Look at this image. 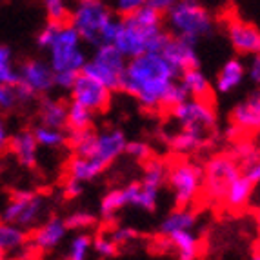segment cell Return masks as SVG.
<instances>
[{
  "instance_id": "2",
  "label": "cell",
  "mask_w": 260,
  "mask_h": 260,
  "mask_svg": "<svg viewBox=\"0 0 260 260\" xmlns=\"http://www.w3.org/2000/svg\"><path fill=\"white\" fill-rule=\"evenodd\" d=\"M169 33L164 27V17L149 6L120 17V29L115 39V46L126 58L155 53L164 48Z\"/></svg>"
},
{
  "instance_id": "6",
  "label": "cell",
  "mask_w": 260,
  "mask_h": 260,
  "mask_svg": "<svg viewBox=\"0 0 260 260\" xmlns=\"http://www.w3.org/2000/svg\"><path fill=\"white\" fill-rule=\"evenodd\" d=\"M49 66L53 73L60 71H71V73H80L84 64L87 62V55L84 51V42L77 31L70 24H62L58 33L55 35L53 42L48 46Z\"/></svg>"
},
{
  "instance_id": "18",
  "label": "cell",
  "mask_w": 260,
  "mask_h": 260,
  "mask_svg": "<svg viewBox=\"0 0 260 260\" xmlns=\"http://www.w3.org/2000/svg\"><path fill=\"white\" fill-rule=\"evenodd\" d=\"M9 149L18 160V164L24 168H33L37 164V156H39V142H37L35 135L29 129H22L15 133L9 139Z\"/></svg>"
},
{
  "instance_id": "41",
  "label": "cell",
  "mask_w": 260,
  "mask_h": 260,
  "mask_svg": "<svg viewBox=\"0 0 260 260\" xmlns=\"http://www.w3.org/2000/svg\"><path fill=\"white\" fill-rule=\"evenodd\" d=\"M20 102L17 96L15 84H2L0 82V109H11Z\"/></svg>"
},
{
  "instance_id": "17",
  "label": "cell",
  "mask_w": 260,
  "mask_h": 260,
  "mask_svg": "<svg viewBox=\"0 0 260 260\" xmlns=\"http://www.w3.org/2000/svg\"><path fill=\"white\" fill-rule=\"evenodd\" d=\"M231 46L240 55H255L260 53V31L253 24L244 20H231L225 27Z\"/></svg>"
},
{
  "instance_id": "26",
  "label": "cell",
  "mask_w": 260,
  "mask_h": 260,
  "mask_svg": "<svg viewBox=\"0 0 260 260\" xmlns=\"http://www.w3.org/2000/svg\"><path fill=\"white\" fill-rule=\"evenodd\" d=\"M197 225V215L189 208H175L160 224V235L169 237L184 230H195Z\"/></svg>"
},
{
  "instance_id": "47",
  "label": "cell",
  "mask_w": 260,
  "mask_h": 260,
  "mask_svg": "<svg viewBox=\"0 0 260 260\" xmlns=\"http://www.w3.org/2000/svg\"><path fill=\"white\" fill-rule=\"evenodd\" d=\"M175 4H177V0H148V2H146V6L155 9L156 13H160L162 17H166Z\"/></svg>"
},
{
  "instance_id": "23",
  "label": "cell",
  "mask_w": 260,
  "mask_h": 260,
  "mask_svg": "<svg viewBox=\"0 0 260 260\" xmlns=\"http://www.w3.org/2000/svg\"><path fill=\"white\" fill-rule=\"evenodd\" d=\"M208 140H209L208 135L180 127L178 133L169 135L168 142H169V148L173 149V151L180 153V155H189V153L197 151V149L204 148L206 144H208Z\"/></svg>"
},
{
  "instance_id": "49",
  "label": "cell",
  "mask_w": 260,
  "mask_h": 260,
  "mask_svg": "<svg viewBox=\"0 0 260 260\" xmlns=\"http://www.w3.org/2000/svg\"><path fill=\"white\" fill-rule=\"evenodd\" d=\"M256 231H258V246H256L258 251L253 253V256H255V258H260V213L256 215Z\"/></svg>"
},
{
  "instance_id": "38",
  "label": "cell",
  "mask_w": 260,
  "mask_h": 260,
  "mask_svg": "<svg viewBox=\"0 0 260 260\" xmlns=\"http://www.w3.org/2000/svg\"><path fill=\"white\" fill-rule=\"evenodd\" d=\"M106 2L117 17H126V15L133 13L137 9L144 8L148 0H106Z\"/></svg>"
},
{
  "instance_id": "20",
  "label": "cell",
  "mask_w": 260,
  "mask_h": 260,
  "mask_svg": "<svg viewBox=\"0 0 260 260\" xmlns=\"http://www.w3.org/2000/svg\"><path fill=\"white\" fill-rule=\"evenodd\" d=\"M244 78H246V66L242 64V60L240 58H230L218 70L213 89L220 95H230L244 82Z\"/></svg>"
},
{
  "instance_id": "21",
  "label": "cell",
  "mask_w": 260,
  "mask_h": 260,
  "mask_svg": "<svg viewBox=\"0 0 260 260\" xmlns=\"http://www.w3.org/2000/svg\"><path fill=\"white\" fill-rule=\"evenodd\" d=\"M168 244L180 260H193L200 255V240L195 230H184L164 237Z\"/></svg>"
},
{
  "instance_id": "32",
  "label": "cell",
  "mask_w": 260,
  "mask_h": 260,
  "mask_svg": "<svg viewBox=\"0 0 260 260\" xmlns=\"http://www.w3.org/2000/svg\"><path fill=\"white\" fill-rule=\"evenodd\" d=\"M166 178H168V166L162 160H158V158H153V156L148 158L146 166H144L142 178H140V180H142L144 184H148V186L160 189L166 184Z\"/></svg>"
},
{
  "instance_id": "10",
  "label": "cell",
  "mask_w": 260,
  "mask_h": 260,
  "mask_svg": "<svg viewBox=\"0 0 260 260\" xmlns=\"http://www.w3.org/2000/svg\"><path fill=\"white\" fill-rule=\"evenodd\" d=\"M171 115L177 120L178 127L193 129L211 137L217 129V111L209 99L189 96L171 109Z\"/></svg>"
},
{
  "instance_id": "33",
  "label": "cell",
  "mask_w": 260,
  "mask_h": 260,
  "mask_svg": "<svg viewBox=\"0 0 260 260\" xmlns=\"http://www.w3.org/2000/svg\"><path fill=\"white\" fill-rule=\"evenodd\" d=\"M93 249V237L86 231H77L73 239L68 244V258L70 260H86Z\"/></svg>"
},
{
  "instance_id": "9",
  "label": "cell",
  "mask_w": 260,
  "mask_h": 260,
  "mask_svg": "<svg viewBox=\"0 0 260 260\" xmlns=\"http://www.w3.org/2000/svg\"><path fill=\"white\" fill-rule=\"evenodd\" d=\"M242 173L239 160L233 155H215L204 166L202 193L211 202H222L225 189Z\"/></svg>"
},
{
  "instance_id": "11",
  "label": "cell",
  "mask_w": 260,
  "mask_h": 260,
  "mask_svg": "<svg viewBox=\"0 0 260 260\" xmlns=\"http://www.w3.org/2000/svg\"><path fill=\"white\" fill-rule=\"evenodd\" d=\"M44 199L33 191H15L2 211V220L17 224L24 230L35 228L44 215Z\"/></svg>"
},
{
  "instance_id": "48",
  "label": "cell",
  "mask_w": 260,
  "mask_h": 260,
  "mask_svg": "<svg viewBox=\"0 0 260 260\" xmlns=\"http://www.w3.org/2000/svg\"><path fill=\"white\" fill-rule=\"evenodd\" d=\"M9 139H11V135H9L8 124H6L4 120H0V149L8 148Z\"/></svg>"
},
{
  "instance_id": "39",
  "label": "cell",
  "mask_w": 260,
  "mask_h": 260,
  "mask_svg": "<svg viewBox=\"0 0 260 260\" xmlns=\"http://www.w3.org/2000/svg\"><path fill=\"white\" fill-rule=\"evenodd\" d=\"M126 155L133 156L135 160H142L146 162L148 158L153 156V149L148 142H144V140H133V142H127L126 144Z\"/></svg>"
},
{
  "instance_id": "42",
  "label": "cell",
  "mask_w": 260,
  "mask_h": 260,
  "mask_svg": "<svg viewBox=\"0 0 260 260\" xmlns=\"http://www.w3.org/2000/svg\"><path fill=\"white\" fill-rule=\"evenodd\" d=\"M139 231L135 228H129V225H118L117 230H113L111 239L118 244V246H124V244H129L133 240L139 239Z\"/></svg>"
},
{
  "instance_id": "29",
  "label": "cell",
  "mask_w": 260,
  "mask_h": 260,
  "mask_svg": "<svg viewBox=\"0 0 260 260\" xmlns=\"http://www.w3.org/2000/svg\"><path fill=\"white\" fill-rule=\"evenodd\" d=\"M93 118H95V111L87 109L86 106L73 102L68 104V120H66V127L70 131H80V129H89L93 126Z\"/></svg>"
},
{
  "instance_id": "43",
  "label": "cell",
  "mask_w": 260,
  "mask_h": 260,
  "mask_svg": "<svg viewBox=\"0 0 260 260\" xmlns=\"http://www.w3.org/2000/svg\"><path fill=\"white\" fill-rule=\"evenodd\" d=\"M246 77H249L253 86L260 87V53L249 55V64L246 68Z\"/></svg>"
},
{
  "instance_id": "51",
  "label": "cell",
  "mask_w": 260,
  "mask_h": 260,
  "mask_svg": "<svg viewBox=\"0 0 260 260\" xmlns=\"http://www.w3.org/2000/svg\"><path fill=\"white\" fill-rule=\"evenodd\" d=\"M4 256H6V253H4V251H0V258H4Z\"/></svg>"
},
{
  "instance_id": "50",
  "label": "cell",
  "mask_w": 260,
  "mask_h": 260,
  "mask_svg": "<svg viewBox=\"0 0 260 260\" xmlns=\"http://www.w3.org/2000/svg\"><path fill=\"white\" fill-rule=\"evenodd\" d=\"M202 2H206V6H222V4H225L228 0H202Z\"/></svg>"
},
{
  "instance_id": "19",
  "label": "cell",
  "mask_w": 260,
  "mask_h": 260,
  "mask_svg": "<svg viewBox=\"0 0 260 260\" xmlns=\"http://www.w3.org/2000/svg\"><path fill=\"white\" fill-rule=\"evenodd\" d=\"M124 197H126L127 208L142 209V211H155L158 204V193L160 189L151 187L144 184L142 180L139 182H129L127 186L122 187Z\"/></svg>"
},
{
  "instance_id": "3",
  "label": "cell",
  "mask_w": 260,
  "mask_h": 260,
  "mask_svg": "<svg viewBox=\"0 0 260 260\" xmlns=\"http://www.w3.org/2000/svg\"><path fill=\"white\" fill-rule=\"evenodd\" d=\"M68 24L80 35L84 44L96 48L115 42L120 29V17L113 13L106 0H77Z\"/></svg>"
},
{
  "instance_id": "1",
  "label": "cell",
  "mask_w": 260,
  "mask_h": 260,
  "mask_svg": "<svg viewBox=\"0 0 260 260\" xmlns=\"http://www.w3.org/2000/svg\"><path fill=\"white\" fill-rule=\"evenodd\" d=\"M178 80V73L160 51L127 58L120 91L137 99L146 109H164L166 93Z\"/></svg>"
},
{
  "instance_id": "44",
  "label": "cell",
  "mask_w": 260,
  "mask_h": 260,
  "mask_svg": "<svg viewBox=\"0 0 260 260\" xmlns=\"http://www.w3.org/2000/svg\"><path fill=\"white\" fill-rule=\"evenodd\" d=\"M240 169H242V173L246 175L249 180H251L253 184H260V155L255 156L253 160L246 162V164L240 166Z\"/></svg>"
},
{
  "instance_id": "46",
  "label": "cell",
  "mask_w": 260,
  "mask_h": 260,
  "mask_svg": "<svg viewBox=\"0 0 260 260\" xmlns=\"http://www.w3.org/2000/svg\"><path fill=\"white\" fill-rule=\"evenodd\" d=\"M78 73H71V71H60V73H55V86L60 87V89H66L70 91L71 86H73L75 78H77Z\"/></svg>"
},
{
  "instance_id": "30",
  "label": "cell",
  "mask_w": 260,
  "mask_h": 260,
  "mask_svg": "<svg viewBox=\"0 0 260 260\" xmlns=\"http://www.w3.org/2000/svg\"><path fill=\"white\" fill-rule=\"evenodd\" d=\"M37 142H39V148H46V149H58L62 148L66 142H68V135L64 133L62 127H51V126H37L33 129Z\"/></svg>"
},
{
  "instance_id": "52",
  "label": "cell",
  "mask_w": 260,
  "mask_h": 260,
  "mask_svg": "<svg viewBox=\"0 0 260 260\" xmlns=\"http://www.w3.org/2000/svg\"><path fill=\"white\" fill-rule=\"evenodd\" d=\"M0 177H2V160H0Z\"/></svg>"
},
{
  "instance_id": "14",
  "label": "cell",
  "mask_w": 260,
  "mask_h": 260,
  "mask_svg": "<svg viewBox=\"0 0 260 260\" xmlns=\"http://www.w3.org/2000/svg\"><path fill=\"white\" fill-rule=\"evenodd\" d=\"M68 231L70 230H68L64 218H58V217L48 218L31 235L29 239L31 249H35L37 253H51L53 249H56L62 244Z\"/></svg>"
},
{
  "instance_id": "7",
  "label": "cell",
  "mask_w": 260,
  "mask_h": 260,
  "mask_svg": "<svg viewBox=\"0 0 260 260\" xmlns=\"http://www.w3.org/2000/svg\"><path fill=\"white\" fill-rule=\"evenodd\" d=\"M173 202L177 208H189L202 193L204 182V168L197 162L178 160L168 166V178H166Z\"/></svg>"
},
{
  "instance_id": "27",
  "label": "cell",
  "mask_w": 260,
  "mask_h": 260,
  "mask_svg": "<svg viewBox=\"0 0 260 260\" xmlns=\"http://www.w3.org/2000/svg\"><path fill=\"white\" fill-rule=\"evenodd\" d=\"M40 124L51 127H66V120H68V104H64L62 100L56 99H46L40 104Z\"/></svg>"
},
{
  "instance_id": "15",
  "label": "cell",
  "mask_w": 260,
  "mask_h": 260,
  "mask_svg": "<svg viewBox=\"0 0 260 260\" xmlns=\"http://www.w3.org/2000/svg\"><path fill=\"white\" fill-rule=\"evenodd\" d=\"M160 53L166 56V60L173 66V70L178 73V77H180L182 71L200 66V58H199V53H197L195 44H191L182 39H177V37L169 35L168 42L164 44V48L160 49Z\"/></svg>"
},
{
  "instance_id": "12",
  "label": "cell",
  "mask_w": 260,
  "mask_h": 260,
  "mask_svg": "<svg viewBox=\"0 0 260 260\" xmlns=\"http://www.w3.org/2000/svg\"><path fill=\"white\" fill-rule=\"evenodd\" d=\"M71 100L78 102V104L86 106L87 109H91L95 113L106 111L109 108V102H111V89L106 87L104 84H100L99 80L91 78L89 75L80 73L75 78L73 86L70 89Z\"/></svg>"
},
{
  "instance_id": "25",
  "label": "cell",
  "mask_w": 260,
  "mask_h": 260,
  "mask_svg": "<svg viewBox=\"0 0 260 260\" xmlns=\"http://www.w3.org/2000/svg\"><path fill=\"white\" fill-rule=\"evenodd\" d=\"M27 244V235L26 230L11 222L0 220V251H4L6 255L9 253H20Z\"/></svg>"
},
{
  "instance_id": "16",
  "label": "cell",
  "mask_w": 260,
  "mask_h": 260,
  "mask_svg": "<svg viewBox=\"0 0 260 260\" xmlns=\"http://www.w3.org/2000/svg\"><path fill=\"white\" fill-rule=\"evenodd\" d=\"M231 124L242 133L260 131V87L251 91L244 100L231 109Z\"/></svg>"
},
{
  "instance_id": "36",
  "label": "cell",
  "mask_w": 260,
  "mask_h": 260,
  "mask_svg": "<svg viewBox=\"0 0 260 260\" xmlns=\"http://www.w3.org/2000/svg\"><path fill=\"white\" fill-rule=\"evenodd\" d=\"M68 230L73 231H87L96 224V217L89 211H75L70 217L64 218Z\"/></svg>"
},
{
  "instance_id": "4",
  "label": "cell",
  "mask_w": 260,
  "mask_h": 260,
  "mask_svg": "<svg viewBox=\"0 0 260 260\" xmlns=\"http://www.w3.org/2000/svg\"><path fill=\"white\" fill-rule=\"evenodd\" d=\"M166 27L171 37L199 44L215 31V18L202 0H177L166 15Z\"/></svg>"
},
{
  "instance_id": "24",
  "label": "cell",
  "mask_w": 260,
  "mask_h": 260,
  "mask_svg": "<svg viewBox=\"0 0 260 260\" xmlns=\"http://www.w3.org/2000/svg\"><path fill=\"white\" fill-rule=\"evenodd\" d=\"M178 80H180V84L184 86L189 96H195V99H209L211 96V82L204 75V71L200 70V66L182 71Z\"/></svg>"
},
{
  "instance_id": "8",
  "label": "cell",
  "mask_w": 260,
  "mask_h": 260,
  "mask_svg": "<svg viewBox=\"0 0 260 260\" xmlns=\"http://www.w3.org/2000/svg\"><path fill=\"white\" fill-rule=\"evenodd\" d=\"M127 58L118 51L115 44H102L96 46L91 56H87L82 73L89 75L91 78L104 84L111 91H120L122 75L126 70Z\"/></svg>"
},
{
  "instance_id": "37",
  "label": "cell",
  "mask_w": 260,
  "mask_h": 260,
  "mask_svg": "<svg viewBox=\"0 0 260 260\" xmlns=\"http://www.w3.org/2000/svg\"><path fill=\"white\" fill-rule=\"evenodd\" d=\"M118 247L120 246H118L111 237H106V235L102 233L93 239L91 251H95L96 256H100V258H113V256L118 255Z\"/></svg>"
},
{
  "instance_id": "45",
  "label": "cell",
  "mask_w": 260,
  "mask_h": 260,
  "mask_svg": "<svg viewBox=\"0 0 260 260\" xmlns=\"http://www.w3.org/2000/svg\"><path fill=\"white\" fill-rule=\"evenodd\" d=\"M84 184L80 180H75V178L68 177V180L64 182V197L66 199H78L82 195Z\"/></svg>"
},
{
  "instance_id": "5",
  "label": "cell",
  "mask_w": 260,
  "mask_h": 260,
  "mask_svg": "<svg viewBox=\"0 0 260 260\" xmlns=\"http://www.w3.org/2000/svg\"><path fill=\"white\" fill-rule=\"evenodd\" d=\"M68 142L71 144L75 155L91 158L106 171L118 156L124 155L127 139L120 129H104L95 133L89 127V129L70 131Z\"/></svg>"
},
{
  "instance_id": "13",
  "label": "cell",
  "mask_w": 260,
  "mask_h": 260,
  "mask_svg": "<svg viewBox=\"0 0 260 260\" xmlns=\"http://www.w3.org/2000/svg\"><path fill=\"white\" fill-rule=\"evenodd\" d=\"M17 86L27 89L35 96L49 93L51 87L55 86V73H53L49 62L39 60V58L22 62L18 68Z\"/></svg>"
},
{
  "instance_id": "35",
  "label": "cell",
  "mask_w": 260,
  "mask_h": 260,
  "mask_svg": "<svg viewBox=\"0 0 260 260\" xmlns=\"http://www.w3.org/2000/svg\"><path fill=\"white\" fill-rule=\"evenodd\" d=\"M44 11H46V17L48 20L55 22H66L70 18V4L68 0H42Z\"/></svg>"
},
{
  "instance_id": "34",
  "label": "cell",
  "mask_w": 260,
  "mask_h": 260,
  "mask_svg": "<svg viewBox=\"0 0 260 260\" xmlns=\"http://www.w3.org/2000/svg\"><path fill=\"white\" fill-rule=\"evenodd\" d=\"M18 70L13 64V53L8 46H0V82L17 84Z\"/></svg>"
},
{
  "instance_id": "28",
  "label": "cell",
  "mask_w": 260,
  "mask_h": 260,
  "mask_svg": "<svg viewBox=\"0 0 260 260\" xmlns=\"http://www.w3.org/2000/svg\"><path fill=\"white\" fill-rule=\"evenodd\" d=\"M102 173H104V169L100 168L96 162H93L91 158H87V156L75 155L70 160V164H68V177L80 180L82 184L91 182Z\"/></svg>"
},
{
  "instance_id": "22",
  "label": "cell",
  "mask_w": 260,
  "mask_h": 260,
  "mask_svg": "<svg viewBox=\"0 0 260 260\" xmlns=\"http://www.w3.org/2000/svg\"><path fill=\"white\" fill-rule=\"evenodd\" d=\"M253 189H255V184H253L244 173H240L239 177L230 184V187L225 189L224 197H222V202L230 209H233V211H239V209L246 208V206L249 204Z\"/></svg>"
},
{
  "instance_id": "31",
  "label": "cell",
  "mask_w": 260,
  "mask_h": 260,
  "mask_svg": "<svg viewBox=\"0 0 260 260\" xmlns=\"http://www.w3.org/2000/svg\"><path fill=\"white\" fill-rule=\"evenodd\" d=\"M124 208H127V202L122 187L111 189L109 193H106L104 199L100 200V217L104 220H113L117 217V213L122 211Z\"/></svg>"
},
{
  "instance_id": "40",
  "label": "cell",
  "mask_w": 260,
  "mask_h": 260,
  "mask_svg": "<svg viewBox=\"0 0 260 260\" xmlns=\"http://www.w3.org/2000/svg\"><path fill=\"white\" fill-rule=\"evenodd\" d=\"M62 24H64V22L49 20L48 24L39 31V35H37V46H39L40 49H48V46L53 42V39H55V35L58 33Z\"/></svg>"
}]
</instances>
